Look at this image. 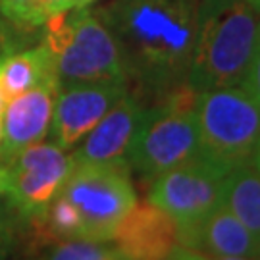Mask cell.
I'll return each instance as SVG.
<instances>
[{"label": "cell", "instance_id": "1", "mask_svg": "<svg viewBox=\"0 0 260 260\" xmlns=\"http://www.w3.org/2000/svg\"><path fill=\"white\" fill-rule=\"evenodd\" d=\"M201 0H112L96 16L118 45L127 81L168 94L187 83Z\"/></svg>", "mask_w": 260, "mask_h": 260}, {"label": "cell", "instance_id": "2", "mask_svg": "<svg viewBox=\"0 0 260 260\" xmlns=\"http://www.w3.org/2000/svg\"><path fill=\"white\" fill-rule=\"evenodd\" d=\"M258 12L245 0H201L187 85L210 91L241 85L258 45Z\"/></svg>", "mask_w": 260, "mask_h": 260}, {"label": "cell", "instance_id": "3", "mask_svg": "<svg viewBox=\"0 0 260 260\" xmlns=\"http://www.w3.org/2000/svg\"><path fill=\"white\" fill-rule=\"evenodd\" d=\"M60 87L91 81H127L118 45L104 21L87 8H72L45 21Z\"/></svg>", "mask_w": 260, "mask_h": 260}, {"label": "cell", "instance_id": "4", "mask_svg": "<svg viewBox=\"0 0 260 260\" xmlns=\"http://www.w3.org/2000/svg\"><path fill=\"white\" fill-rule=\"evenodd\" d=\"M195 101L197 91L185 83L147 108L127 150V164L149 181L201 154Z\"/></svg>", "mask_w": 260, "mask_h": 260}, {"label": "cell", "instance_id": "5", "mask_svg": "<svg viewBox=\"0 0 260 260\" xmlns=\"http://www.w3.org/2000/svg\"><path fill=\"white\" fill-rule=\"evenodd\" d=\"M195 116L201 156L230 172L252 162L260 139V106L241 85L197 93Z\"/></svg>", "mask_w": 260, "mask_h": 260}, {"label": "cell", "instance_id": "6", "mask_svg": "<svg viewBox=\"0 0 260 260\" xmlns=\"http://www.w3.org/2000/svg\"><path fill=\"white\" fill-rule=\"evenodd\" d=\"M58 195L81 216L85 239L106 243L121 218L137 203L127 160L108 164H77L72 168Z\"/></svg>", "mask_w": 260, "mask_h": 260}, {"label": "cell", "instance_id": "7", "mask_svg": "<svg viewBox=\"0 0 260 260\" xmlns=\"http://www.w3.org/2000/svg\"><path fill=\"white\" fill-rule=\"evenodd\" d=\"M228 174L230 170L199 154L154 177L149 187V203L172 216L177 228L197 225L222 205Z\"/></svg>", "mask_w": 260, "mask_h": 260}, {"label": "cell", "instance_id": "8", "mask_svg": "<svg viewBox=\"0 0 260 260\" xmlns=\"http://www.w3.org/2000/svg\"><path fill=\"white\" fill-rule=\"evenodd\" d=\"M0 164L6 170L8 205L33 225L45 216L74 168L72 156L52 141H39Z\"/></svg>", "mask_w": 260, "mask_h": 260}, {"label": "cell", "instance_id": "9", "mask_svg": "<svg viewBox=\"0 0 260 260\" xmlns=\"http://www.w3.org/2000/svg\"><path fill=\"white\" fill-rule=\"evenodd\" d=\"M125 93L127 81H91L60 87L48 129L52 143L72 150Z\"/></svg>", "mask_w": 260, "mask_h": 260}, {"label": "cell", "instance_id": "10", "mask_svg": "<svg viewBox=\"0 0 260 260\" xmlns=\"http://www.w3.org/2000/svg\"><path fill=\"white\" fill-rule=\"evenodd\" d=\"M58 91V77H50L4 104L0 114V162H8L23 149L45 139L50 129Z\"/></svg>", "mask_w": 260, "mask_h": 260}, {"label": "cell", "instance_id": "11", "mask_svg": "<svg viewBox=\"0 0 260 260\" xmlns=\"http://www.w3.org/2000/svg\"><path fill=\"white\" fill-rule=\"evenodd\" d=\"M121 260H170L179 247V232L172 216L152 203H135L112 235Z\"/></svg>", "mask_w": 260, "mask_h": 260}, {"label": "cell", "instance_id": "12", "mask_svg": "<svg viewBox=\"0 0 260 260\" xmlns=\"http://www.w3.org/2000/svg\"><path fill=\"white\" fill-rule=\"evenodd\" d=\"M147 108L135 94L125 93L103 120L77 143L70 154L74 166L77 164H108L127 160V150Z\"/></svg>", "mask_w": 260, "mask_h": 260}, {"label": "cell", "instance_id": "13", "mask_svg": "<svg viewBox=\"0 0 260 260\" xmlns=\"http://www.w3.org/2000/svg\"><path fill=\"white\" fill-rule=\"evenodd\" d=\"M179 247L203 252L206 256H247L254 258L260 241L228 206H216L205 220L197 225L177 228Z\"/></svg>", "mask_w": 260, "mask_h": 260}, {"label": "cell", "instance_id": "14", "mask_svg": "<svg viewBox=\"0 0 260 260\" xmlns=\"http://www.w3.org/2000/svg\"><path fill=\"white\" fill-rule=\"evenodd\" d=\"M56 77L54 58L45 43L27 50L8 52L0 62V94L4 104L33 89L45 79Z\"/></svg>", "mask_w": 260, "mask_h": 260}, {"label": "cell", "instance_id": "15", "mask_svg": "<svg viewBox=\"0 0 260 260\" xmlns=\"http://www.w3.org/2000/svg\"><path fill=\"white\" fill-rule=\"evenodd\" d=\"M222 203L260 241V172L251 162L225 176Z\"/></svg>", "mask_w": 260, "mask_h": 260}, {"label": "cell", "instance_id": "16", "mask_svg": "<svg viewBox=\"0 0 260 260\" xmlns=\"http://www.w3.org/2000/svg\"><path fill=\"white\" fill-rule=\"evenodd\" d=\"M41 233L50 235L54 241H70V239H85V230L81 216L68 203L64 197L56 195L48 205L45 216L35 223Z\"/></svg>", "mask_w": 260, "mask_h": 260}, {"label": "cell", "instance_id": "17", "mask_svg": "<svg viewBox=\"0 0 260 260\" xmlns=\"http://www.w3.org/2000/svg\"><path fill=\"white\" fill-rule=\"evenodd\" d=\"M39 260H120L114 247L89 239H70L56 243Z\"/></svg>", "mask_w": 260, "mask_h": 260}, {"label": "cell", "instance_id": "18", "mask_svg": "<svg viewBox=\"0 0 260 260\" xmlns=\"http://www.w3.org/2000/svg\"><path fill=\"white\" fill-rule=\"evenodd\" d=\"M0 16L19 25H45L52 14L48 0H0Z\"/></svg>", "mask_w": 260, "mask_h": 260}, {"label": "cell", "instance_id": "19", "mask_svg": "<svg viewBox=\"0 0 260 260\" xmlns=\"http://www.w3.org/2000/svg\"><path fill=\"white\" fill-rule=\"evenodd\" d=\"M241 87L251 94L252 101L260 106V43L256 45L251 66H249V70H247V74H245L241 81Z\"/></svg>", "mask_w": 260, "mask_h": 260}, {"label": "cell", "instance_id": "20", "mask_svg": "<svg viewBox=\"0 0 260 260\" xmlns=\"http://www.w3.org/2000/svg\"><path fill=\"white\" fill-rule=\"evenodd\" d=\"M12 249H14L12 233L4 223H0V260H10Z\"/></svg>", "mask_w": 260, "mask_h": 260}, {"label": "cell", "instance_id": "21", "mask_svg": "<svg viewBox=\"0 0 260 260\" xmlns=\"http://www.w3.org/2000/svg\"><path fill=\"white\" fill-rule=\"evenodd\" d=\"M48 6H50V14H60L66 10H72V2L70 0H48Z\"/></svg>", "mask_w": 260, "mask_h": 260}, {"label": "cell", "instance_id": "22", "mask_svg": "<svg viewBox=\"0 0 260 260\" xmlns=\"http://www.w3.org/2000/svg\"><path fill=\"white\" fill-rule=\"evenodd\" d=\"M6 193V170H4V164H0V195Z\"/></svg>", "mask_w": 260, "mask_h": 260}, {"label": "cell", "instance_id": "23", "mask_svg": "<svg viewBox=\"0 0 260 260\" xmlns=\"http://www.w3.org/2000/svg\"><path fill=\"white\" fill-rule=\"evenodd\" d=\"M72 2V8H87L89 4H93L96 0H70Z\"/></svg>", "mask_w": 260, "mask_h": 260}, {"label": "cell", "instance_id": "24", "mask_svg": "<svg viewBox=\"0 0 260 260\" xmlns=\"http://www.w3.org/2000/svg\"><path fill=\"white\" fill-rule=\"evenodd\" d=\"M252 166L260 172V139H258V145H256V150H254V156H252Z\"/></svg>", "mask_w": 260, "mask_h": 260}, {"label": "cell", "instance_id": "25", "mask_svg": "<svg viewBox=\"0 0 260 260\" xmlns=\"http://www.w3.org/2000/svg\"><path fill=\"white\" fill-rule=\"evenodd\" d=\"M205 260H256V258H247V256H218V258H212V256H205Z\"/></svg>", "mask_w": 260, "mask_h": 260}, {"label": "cell", "instance_id": "26", "mask_svg": "<svg viewBox=\"0 0 260 260\" xmlns=\"http://www.w3.org/2000/svg\"><path fill=\"white\" fill-rule=\"evenodd\" d=\"M245 2H247L252 10H256V12L260 14V0H245Z\"/></svg>", "mask_w": 260, "mask_h": 260}, {"label": "cell", "instance_id": "27", "mask_svg": "<svg viewBox=\"0 0 260 260\" xmlns=\"http://www.w3.org/2000/svg\"><path fill=\"white\" fill-rule=\"evenodd\" d=\"M2 58H4V50L0 48V62H2ZM4 110V101H2V94H0V114Z\"/></svg>", "mask_w": 260, "mask_h": 260}, {"label": "cell", "instance_id": "28", "mask_svg": "<svg viewBox=\"0 0 260 260\" xmlns=\"http://www.w3.org/2000/svg\"><path fill=\"white\" fill-rule=\"evenodd\" d=\"M0 141H2V121H0Z\"/></svg>", "mask_w": 260, "mask_h": 260}, {"label": "cell", "instance_id": "29", "mask_svg": "<svg viewBox=\"0 0 260 260\" xmlns=\"http://www.w3.org/2000/svg\"><path fill=\"white\" fill-rule=\"evenodd\" d=\"M256 260H260V249H258V252H256V256H254Z\"/></svg>", "mask_w": 260, "mask_h": 260}, {"label": "cell", "instance_id": "30", "mask_svg": "<svg viewBox=\"0 0 260 260\" xmlns=\"http://www.w3.org/2000/svg\"><path fill=\"white\" fill-rule=\"evenodd\" d=\"M258 43H260V23H258Z\"/></svg>", "mask_w": 260, "mask_h": 260}]
</instances>
